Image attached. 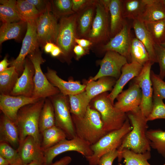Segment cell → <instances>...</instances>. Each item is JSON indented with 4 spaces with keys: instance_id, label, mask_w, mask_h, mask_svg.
Masks as SVG:
<instances>
[{
    "instance_id": "ffe728a7",
    "label": "cell",
    "mask_w": 165,
    "mask_h": 165,
    "mask_svg": "<svg viewBox=\"0 0 165 165\" xmlns=\"http://www.w3.org/2000/svg\"><path fill=\"white\" fill-rule=\"evenodd\" d=\"M143 66L135 62L127 63L122 67L121 74L116 81L111 92L108 96L112 103L114 105V102L118 95L130 80L137 77L141 72Z\"/></svg>"
},
{
    "instance_id": "f907efd6",
    "label": "cell",
    "mask_w": 165,
    "mask_h": 165,
    "mask_svg": "<svg viewBox=\"0 0 165 165\" xmlns=\"http://www.w3.org/2000/svg\"><path fill=\"white\" fill-rule=\"evenodd\" d=\"M72 159L71 157L66 156L63 157L60 160H57L50 165H68L71 162Z\"/></svg>"
},
{
    "instance_id": "681fc988",
    "label": "cell",
    "mask_w": 165,
    "mask_h": 165,
    "mask_svg": "<svg viewBox=\"0 0 165 165\" xmlns=\"http://www.w3.org/2000/svg\"><path fill=\"white\" fill-rule=\"evenodd\" d=\"M73 51L76 55V58L77 60L86 53L88 52V50L77 44L74 46Z\"/></svg>"
},
{
    "instance_id": "11a10c76",
    "label": "cell",
    "mask_w": 165,
    "mask_h": 165,
    "mask_svg": "<svg viewBox=\"0 0 165 165\" xmlns=\"http://www.w3.org/2000/svg\"><path fill=\"white\" fill-rule=\"evenodd\" d=\"M9 162L6 159L0 156V165H10Z\"/></svg>"
},
{
    "instance_id": "d6986e66",
    "label": "cell",
    "mask_w": 165,
    "mask_h": 165,
    "mask_svg": "<svg viewBox=\"0 0 165 165\" xmlns=\"http://www.w3.org/2000/svg\"><path fill=\"white\" fill-rule=\"evenodd\" d=\"M20 158L24 165L39 160L44 163V151L41 143L31 136H27L20 143L17 149Z\"/></svg>"
},
{
    "instance_id": "7402d4cb",
    "label": "cell",
    "mask_w": 165,
    "mask_h": 165,
    "mask_svg": "<svg viewBox=\"0 0 165 165\" xmlns=\"http://www.w3.org/2000/svg\"><path fill=\"white\" fill-rule=\"evenodd\" d=\"M97 0L93 1L77 13V38H85L89 32L95 16Z\"/></svg>"
},
{
    "instance_id": "4fadbf2b",
    "label": "cell",
    "mask_w": 165,
    "mask_h": 165,
    "mask_svg": "<svg viewBox=\"0 0 165 165\" xmlns=\"http://www.w3.org/2000/svg\"><path fill=\"white\" fill-rule=\"evenodd\" d=\"M153 64L150 61L143 66L139 74L134 79V82L140 86L142 100L140 108L147 118L152 111L153 106V89L150 78L151 68Z\"/></svg>"
},
{
    "instance_id": "7c38bea8",
    "label": "cell",
    "mask_w": 165,
    "mask_h": 165,
    "mask_svg": "<svg viewBox=\"0 0 165 165\" xmlns=\"http://www.w3.org/2000/svg\"><path fill=\"white\" fill-rule=\"evenodd\" d=\"M35 20L27 22L26 31L19 54L10 62L11 66L14 67L19 75L23 72L26 57L38 48Z\"/></svg>"
},
{
    "instance_id": "8992f818",
    "label": "cell",
    "mask_w": 165,
    "mask_h": 165,
    "mask_svg": "<svg viewBox=\"0 0 165 165\" xmlns=\"http://www.w3.org/2000/svg\"><path fill=\"white\" fill-rule=\"evenodd\" d=\"M107 92L94 98V108L100 114L103 128L107 133L118 130L123 125L127 117L126 113L116 109L108 97Z\"/></svg>"
},
{
    "instance_id": "484cf974",
    "label": "cell",
    "mask_w": 165,
    "mask_h": 165,
    "mask_svg": "<svg viewBox=\"0 0 165 165\" xmlns=\"http://www.w3.org/2000/svg\"><path fill=\"white\" fill-rule=\"evenodd\" d=\"M145 10L139 19L150 22L165 19V6L163 0H146Z\"/></svg>"
},
{
    "instance_id": "ac0fdd59",
    "label": "cell",
    "mask_w": 165,
    "mask_h": 165,
    "mask_svg": "<svg viewBox=\"0 0 165 165\" xmlns=\"http://www.w3.org/2000/svg\"><path fill=\"white\" fill-rule=\"evenodd\" d=\"M35 73L33 65L28 58H26L23 72L18 78L10 95L32 97L34 88L33 78Z\"/></svg>"
},
{
    "instance_id": "ab89813d",
    "label": "cell",
    "mask_w": 165,
    "mask_h": 165,
    "mask_svg": "<svg viewBox=\"0 0 165 165\" xmlns=\"http://www.w3.org/2000/svg\"><path fill=\"white\" fill-rule=\"evenodd\" d=\"M51 3L52 11L57 18L75 13L72 9V0H52Z\"/></svg>"
},
{
    "instance_id": "91938a15",
    "label": "cell",
    "mask_w": 165,
    "mask_h": 165,
    "mask_svg": "<svg viewBox=\"0 0 165 165\" xmlns=\"http://www.w3.org/2000/svg\"><path fill=\"white\" fill-rule=\"evenodd\" d=\"M163 2L165 6V0H163Z\"/></svg>"
},
{
    "instance_id": "f6af8a7d",
    "label": "cell",
    "mask_w": 165,
    "mask_h": 165,
    "mask_svg": "<svg viewBox=\"0 0 165 165\" xmlns=\"http://www.w3.org/2000/svg\"><path fill=\"white\" fill-rule=\"evenodd\" d=\"M119 152L114 149L103 155L100 158L98 165H112L114 160L118 158Z\"/></svg>"
},
{
    "instance_id": "5b68a950",
    "label": "cell",
    "mask_w": 165,
    "mask_h": 165,
    "mask_svg": "<svg viewBox=\"0 0 165 165\" xmlns=\"http://www.w3.org/2000/svg\"><path fill=\"white\" fill-rule=\"evenodd\" d=\"M132 127L127 118L120 129L108 133L95 144L91 145L93 152L91 156L86 157L90 165H98L101 157L104 154L117 149Z\"/></svg>"
},
{
    "instance_id": "836d02e7",
    "label": "cell",
    "mask_w": 165,
    "mask_h": 165,
    "mask_svg": "<svg viewBox=\"0 0 165 165\" xmlns=\"http://www.w3.org/2000/svg\"><path fill=\"white\" fill-rule=\"evenodd\" d=\"M16 2L15 0H0V19L2 23L21 20L16 9Z\"/></svg>"
},
{
    "instance_id": "e0dca14e",
    "label": "cell",
    "mask_w": 165,
    "mask_h": 165,
    "mask_svg": "<svg viewBox=\"0 0 165 165\" xmlns=\"http://www.w3.org/2000/svg\"><path fill=\"white\" fill-rule=\"evenodd\" d=\"M40 99L24 96L0 94V109L2 113L16 123L17 112L22 107L34 103Z\"/></svg>"
},
{
    "instance_id": "603a6c76",
    "label": "cell",
    "mask_w": 165,
    "mask_h": 165,
    "mask_svg": "<svg viewBox=\"0 0 165 165\" xmlns=\"http://www.w3.org/2000/svg\"><path fill=\"white\" fill-rule=\"evenodd\" d=\"M0 142H4L18 148L20 143L18 129L16 123L3 114L0 119Z\"/></svg>"
},
{
    "instance_id": "44dd1931",
    "label": "cell",
    "mask_w": 165,
    "mask_h": 165,
    "mask_svg": "<svg viewBox=\"0 0 165 165\" xmlns=\"http://www.w3.org/2000/svg\"><path fill=\"white\" fill-rule=\"evenodd\" d=\"M45 75L49 82L57 88L61 93L64 95H75L85 90L86 85L82 84L78 81L64 80L57 75L55 70L49 68Z\"/></svg>"
},
{
    "instance_id": "ba28073f",
    "label": "cell",
    "mask_w": 165,
    "mask_h": 165,
    "mask_svg": "<svg viewBox=\"0 0 165 165\" xmlns=\"http://www.w3.org/2000/svg\"><path fill=\"white\" fill-rule=\"evenodd\" d=\"M77 13L63 17L58 23V29L55 44L61 50L62 55L67 58L76 45L77 38Z\"/></svg>"
},
{
    "instance_id": "9f6ffc18",
    "label": "cell",
    "mask_w": 165,
    "mask_h": 165,
    "mask_svg": "<svg viewBox=\"0 0 165 165\" xmlns=\"http://www.w3.org/2000/svg\"><path fill=\"white\" fill-rule=\"evenodd\" d=\"M25 165H44V164L43 162L39 160H35Z\"/></svg>"
},
{
    "instance_id": "52a82bcc",
    "label": "cell",
    "mask_w": 165,
    "mask_h": 165,
    "mask_svg": "<svg viewBox=\"0 0 165 165\" xmlns=\"http://www.w3.org/2000/svg\"><path fill=\"white\" fill-rule=\"evenodd\" d=\"M27 57L32 63L35 70L33 78L34 88L32 97L46 99L59 94L58 89L49 82L42 71L41 65L45 60L39 49L28 55Z\"/></svg>"
},
{
    "instance_id": "e575fe53",
    "label": "cell",
    "mask_w": 165,
    "mask_h": 165,
    "mask_svg": "<svg viewBox=\"0 0 165 165\" xmlns=\"http://www.w3.org/2000/svg\"><path fill=\"white\" fill-rule=\"evenodd\" d=\"M150 151L136 153L128 149H123L119 156V162L124 159V165H151L148 161L150 159Z\"/></svg>"
},
{
    "instance_id": "d4e9b609",
    "label": "cell",
    "mask_w": 165,
    "mask_h": 165,
    "mask_svg": "<svg viewBox=\"0 0 165 165\" xmlns=\"http://www.w3.org/2000/svg\"><path fill=\"white\" fill-rule=\"evenodd\" d=\"M109 13L111 38L121 31L126 21L123 14L122 0H111Z\"/></svg>"
},
{
    "instance_id": "d590c367",
    "label": "cell",
    "mask_w": 165,
    "mask_h": 165,
    "mask_svg": "<svg viewBox=\"0 0 165 165\" xmlns=\"http://www.w3.org/2000/svg\"><path fill=\"white\" fill-rule=\"evenodd\" d=\"M131 62H137L143 66L150 61L145 47L136 37L132 38L130 49Z\"/></svg>"
},
{
    "instance_id": "6da1fadb",
    "label": "cell",
    "mask_w": 165,
    "mask_h": 165,
    "mask_svg": "<svg viewBox=\"0 0 165 165\" xmlns=\"http://www.w3.org/2000/svg\"><path fill=\"white\" fill-rule=\"evenodd\" d=\"M126 114L132 129L125 136L117 149L119 155L124 149H129L136 153L150 151V142L146 135L148 127L147 118L140 108Z\"/></svg>"
},
{
    "instance_id": "60d3db41",
    "label": "cell",
    "mask_w": 165,
    "mask_h": 165,
    "mask_svg": "<svg viewBox=\"0 0 165 165\" xmlns=\"http://www.w3.org/2000/svg\"><path fill=\"white\" fill-rule=\"evenodd\" d=\"M148 121L158 119H165V104L163 99L153 94V106L150 113L147 118Z\"/></svg>"
},
{
    "instance_id": "3957f363",
    "label": "cell",
    "mask_w": 165,
    "mask_h": 165,
    "mask_svg": "<svg viewBox=\"0 0 165 165\" xmlns=\"http://www.w3.org/2000/svg\"><path fill=\"white\" fill-rule=\"evenodd\" d=\"M45 99H41L35 103L22 107L19 110L16 123L19 131L20 143L28 136L33 137L37 141L41 143L39 122Z\"/></svg>"
},
{
    "instance_id": "9a60e30c",
    "label": "cell",
    "mask_w": 165,
    "mask_h": 165,
    "mask_svg": "<svg viewBox=\"0 0 165 165\" xmlns=\"http://www.w3.org/2000/svg\"><path fill=\"white\" fill-rule=\"evenodd\" d=\"M130 27L126 21L122 29L114 37L111 38L100 48L103 51H112L117 52L131 62L130 49L132 40Z\"/></svg>"
},
{
    "instance_id": "6f0895ef",
    "label": "cell",
    "mask_w": 165,
    "mask_h": 165,
    "mask_svg": "<svg viewBox=\"0 0 165 165\" xmlns=\"http://www.w3.org/2000/svg\"><path fill=\"white\" fill-rule=\"evenodd\" d=\"M10 165H24L20 159L16 162L10 164Z\"/></svg>"
},
{
    "instance_id": "680465c9",
    "label": "cell",
    "mask_w": 165,
    "mask_h": 165,
    "mask_svg": "<svg viewBox=\"0 0 165 165\" xmlns=\"http://www.w3.org/2000/svg\"><path fill=\"white\" fill-rule=\"evenodd\" d=\"M163 47H165V43H163L162 44L160 45Z\"/></svg>"
},
{
    "instance_id": "7a4b0ae2",
    "label": "cell",
    "mask_w": 165,
    "mask_h": 165,
    "mask_svg": "<svg viewBox=\"0 0 165 165\" xmlns=\"http://www.w3.org/2000/svg\"><path fill=\"white\" fill-rule=\"evenodd\" d=\"M72 117L76 136L90 145L95 144L108 133L103 128V123L99 112L89 105L84 116L81 118Z\"/></svg>"
},
{
    "instance_id": "7bdbcfd3",
    "label": "cell",
    "mask_w": 165,
    "mask_h": 165,
    "mask_svg": "<svg viewBox=\"0 0 165 165\" xmlns=\"http://www.w3.org/2000/svg\"><path fill=\"white\" fill-rule=\"evenodd\" d=\"M150 78L153 89V94L163 99H165V82L158 75L151 71Z\"/></svg>"
},
{
    "instance_id": "4dcf8cb0",
    "label": "cell",
    "mask_w": 165,
    "mask_h": 165,
    "mask_svg": "<svg viewBox=\"0 0 165 165\" xmlns=\"http://www.w3.org/2000/svg\"><path fill=\"white\" fill-rule=\"evenodd\" d=\"M41 134V146L44 151L67 138L65 133L56 126L46 130Z\"/></svg>"
},
{
    "instance_id": "f5cc1de1",
    "label": "cell",
    "mask_w": 165,
    "mask_h": 165,
    "mask_svg": "<svg viewBox=\"0 0 165 165\" xmlns=\"http://www.w3.org/2000/svg\"><path fill=\"white\" fill-rule=\"evenodd\" d=\"M56 45L50 42L46 43L44 46V49L45 53H50Z\"/></svg>"
},
{
    "instance_id": "5bb4252c",
    "label": "cell",
    "mask_w": 165,
    "mask_h": 165,
    "mask_svg": "<svg viewBox=\"0 0 165 165\" xmlns=\"http://www.w3.org/2000/svg\"><path fill=\"white\" fill-rule=\"evenodd\" d=\"M128 63L126 57L112 51H106L100 62V68L97 74L88 81H96L103 77H110L118 79L123 67Z\"/></svg>"
},
{
    "instance_id": "f1b7e54d",
    "label": "cell",
    "mask_w": 165,
    "mask_h": 165,
    "mask_svg": "<svg viewBox=\"0 0 165 165\" xmlns=\"http://www.w3.org/2000/svg\"><path fill=\"white\" fill-rule=\"evenodd\" d=\"M68 97L71 113L78 118L83 117L91 101L88 97L85 90L78 94L69 95Z\"/></svg>"
},
{
    "instance_id": "83f0119b",
    "label": "cell",
    "mask_w": 165,
    "mask_h": 165,
    "mask_svg": "<svg viewBox=\"0 0 165 165\" xmlns=\"http://www.w3.org/2000/svg\"><path fill=\"white\" fill-rule=\"evenodd\" d=\"M116 79L110 77H103L97 81H88L85 91L89 98L91 100L97 95L112 90L116 84Z\"/></svg>"
},
{
    "instance_id": "277c9868",
    "label": "cell",
    "mask_w": 165,
    "mask_h": 165,
    "mask_svg": "<svg viewBox=\"0 0 165 165\" xmlns=\"http://www.w3.org/2000/svg\"><path fill=\"white\" fill-rule=\"evenodd\" d=\"M111 0H97L95 16L91 29L85 38L93 45H102L110 38L109 7Z\"/></svg>"
},
{
    "instance_id": "cb8c5ba5",
    "label": "cell",
    "mask_w": 165,
    "mask_h": 165,
    "mask_svg": "<svg viewBox=\"0 0 165 165\" xmlns=\"http://www.w3.org/2000/svg\"><path fill=\"white\" fill-rule=\"evenodd\" d=\"M133 27L136 37L146 49L150 62L152 64L157 63L155 50V44L147 29L144 22L139 19L134 20Z\"/></svg>"
},
{
    "instance_id": "4316f807",
    "label": "cell",
    "mask_w": 165,
    "mask_h": 165,
    "mask_svg": "<svg viewBox=\"0 0 165 165\" xmlns=\"http://www.w3.org/2000/svg\"><path fill=\"white\" fill-rule=\"evenodd\" d=\"M27 26V22L21 20L17 22L2 23L0 28V44L8 40H20Z\"/></svg>"
},
{
    "instance_id": "1f68e13d",
    "label": "cell",
    "mask_w": 165,
    "mask_h": 165,
    "mask_svg": "<svg viewBox=\"0 0 165 165\" xmlns=\"http://www.w3.org/2000/svg\"><path fill=\"white\" fill-rule=\"evenodd\" d=\"M55 126L53 107L50 98L45 99L39 119V128L41 134L45 130Z\"/></svg>"
},
{
    "instance_id": "8fae6325",
    "label": "cell",
    "mask_w": 165,
    "mask_h": 165,
    "mask_svg": "<svg viewBox=\"0 0 165 165\" xmlns=\"http://www.w3.org/2000/svg\"><path fill=\"white\" fill-rule=\"evenodd\" d=\"M57 18L52 11L51 2L48 1L45 11L35 20L39 45L44 46L48 42L55 43L58 29Z\"/></svg>"
},
{
    "instance_id": "816d5d0a",
    "label": "cell",
    "mask_w": 165,
    "mask_h": 165,
    "mask_svg": "<svg viewBox=\"0 0 165 165\" xmlns=\"http://www.w3.org/2000/svg\"><path fill=\"white\" fill-rule=\"evenodd\" d=\"M9 64L10 63L8 62L7 57L6 56L0 62V73L6 70Z\"/></svg>"
},
{
    "instance_id": "bcb514c9",
    "label": "cell",
    "mask_w": 165,
    "mask_h": 165,
    "mask_svg": "<svg viewBox=\"0 0 165 165\" xmlns=\"http://www.w3.org/2000/svg\"><path fill=\"white\" fill-rule=\"evenodd\" d=\"M93 0H72V10L76 13L91 3Z\"/></svg>"
},
{
    "instance_id": "b9f144b4",
    "label": "cell",
    "mask_w": 165,
    "mask_h": 165,
    "mask_svg": "<svg viewBox=\"0 0 165 165\" xmlns=\"http://www.w3.org/2000/svg\"><path fill=\"white\" fill-rule=\"evenodd\" d=\"M0 156L7 160L10 164L20 159L17 150L4 142H0Z\"/></svg>"
},
{
    "instance_id": "d6a6232c",
    "label": "cell",
    "mask_w": 165,
    "mask_h": 165,
    "mask_svg": "<svg viewBox=\"0 0 165 165\" xmlns=\"http://www.w3.org/2000/svg\"><path fill=\"white\" fill-rule=\"evenodd\" d=\"M19 74L13 66L0 73L1 94L10 95L18 79Z\"/></svg>"
},
{
    "instance_id": "7dc6e473",
    "label": "cell",
    "mask_w": 165,
    "mask_h": 165,
    "mask_svg": "<svg viewBox=\"0 0 165 165\" xmlns=\"http://www.w3.org/2000/svg\"><path fill=\"white\" fill-rule=\"evenodd\" d=\"M27 1L33 5L41 14L45 11L48 2V1L43 0H27Z\"/></svg>"
},
{
    "instance_id": "ee69618b",
    "label": "cell",
    "mask_w": 165,
    "mask_h": 165,
    "mask_svg": "<svg viewBox=\"0 0 165 165\" xmlns=\"http://www.w3.org/2000/svg\"><path fill=\"white\" fill-rule=\"evenodd\" d=\"M155 50L157 63L160 67V72L158 75L163 79L165 77V47L155 44Z\"/></svg>"
},
{
    "instance_id": "74e56055",
    "label": "cell",
    "mask_w": 165,
    "mask_h": 165,
    "mask_svg": "<svg viewBox=\"0 0 165 165\" xmlns=\"http://www.w3.org/2000/svg\"><path fill=\"white\" fill-rule=\"evenodd\" d=\"M146 135L151 147L165 158V131L160 129L147 130Z\"/></svg>"
},
{
    "instance_id": "9c48e42d",
    "label": "cell",
    "mask_w": 165,
    "mask_h": 165,
    "mask_svg": "<svg viewBox=\"0 0 165 165\" xmlns=\"http://www.w3.org/2000/svg\"><path fill=\"white\" fill-rule=\"evenodd\" d=\"M49 98L54 108L55 126L65 133L68 139L74 138L76 136L67 96L61 93Z\"/></svg>"
},
{
    "instance_id": "f546056e",
    "label": "cell",
    "mask_w": 165,
    "mask_h": 165,
    "mask_svg": "<svg viewBox=\"0 0 165 165\" xmlns=\"http://www.w3.org/2000/svg\"><path fill=\"white\" fill-rule=\"evenodd\" d=\"M146 5V0H122L123 17L133 20L138 19L143 13Z\"/></svg>"
},
{
    "instance_id": "8d00e7d4",
    "label": "cell",
    "mask_w": 165,
    "mask_h": 165,
    "mask_svg": "<svg viewBox=\"0 0 165 165\" xmlns=\"http://www.w3.org/2000/svg\"><path fill=\"white\" fill-rule=\"evenodd\" d=\"M16 9L21 20L26 22L35 20L41 14L27 0H18Z\"/></svg>"
},
{
    "instance_id": "c3c4849f",
    "label": "cell",
    "mask_w": 165,
    "mask_h": 165,
    "mask_svg": "<svg viewBox=\"0 0 165 165\" xmlns=\"http://www.w3.org/2000/svg\"><path fill=\"white\" fill-rule=\"evenodd\" d=\"M76 44L79 45L87 50L93 45L92 42L89 40L84 38H76L75 39Z\"/></svg>"
},
{
    "instance_id": "30bf717a",
    "label": "cell",
    "mask_w": 165,
    "mask_h": 165,
    "mask_svg": "<svg viewBox=\"0 0 165 165\" xmlns=\"http://www.w3.org/2000/svg\"><path fill=\"white\" fill-rule=\"evenodd\" d=\"M75 151L86 157L93 154L91 145L77 136L71 139L64 140L44 151V164L50 165L54 159L63 153Z\"/></svg>"
},
{
    "instance_id": "f35d334b",
    "label": "cell",
    "mask_w": 165,
    "mask_h": 165,
    "mask_svg": "<svg viewBox=\"0 0 165 165\" xmlns=\"http://www.w3.org/2000/svg\"><path fill=\"white\" fill-rule=\"evenodd\" d=\"M144 23L155 44L165 43V19Z\"/></svg>"
},
{
    "instance_id": "2e32d148",
    "label": "cell",
    "mask_w": 165,
    "mask_h": 165,
    "mask_svg": "<svg viewBox=\"0 0 165 165\" xmlns=\"http://www.w3.org/2000/svg\"><path fill=\"white\" fill-rule=\"evenodd\" d=\"M114 107L124 113L137 111L140 108L142 100L140 88L134 82L128 89L122 91L116 98Z\"/></svg>"
},
{
    "instance_id": "db71d44e",
    "label": "cell",
    "mask_w": 165,
    "mask_h": 165,
    "mask_svg": "<svg viewBox=\"0 0 165 165\" xmlns=\"http://www.w3.org/2000/svg\"><path fill=\"white\" fill-rule=\"evenodd\" d=\"M62 54V52L61 49L56 45L50 53L51 55L53 57H57Z\"/></svg>"
}]
</instances>
